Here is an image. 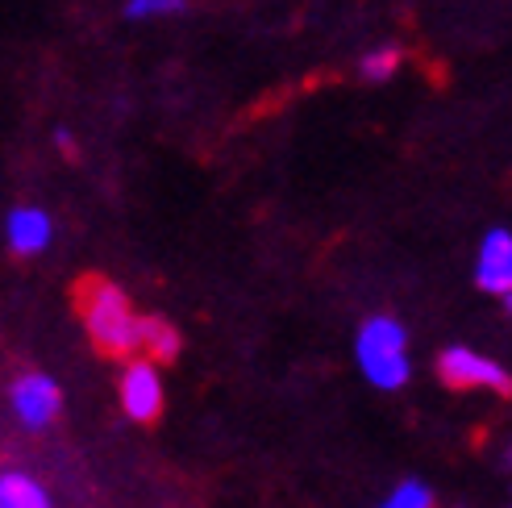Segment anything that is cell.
<instances>
[{
	"mask_svg": "<svg viewBox=\"0 0 512 508\" xmlns=\"http://www.w3.org/2000/svg\"><path fill=\"white\" fill-rule=\"evenodd\" d=\"M354 363L363 371V379L379 392H400L413 375V359H408V329L388 317L375 313L358 325L354 338Z\"/></svg>",
	"mask_w": 512,
	"mask_h": 508,
	"instance_id": "6da1fadb",
	"label": "cell"
},
{
	"mask_svg": "<svg viewBox=\"0 0 512 508\" xmlns=\"http://www.w3.org/2000/svg\"><path fill=\"white\" fill-rule=\"evenodd\" d=\"M84 317H88V334L96 338L100 350H113V354L138 350L142 317H134L130 296H125L117 284H92Z\"/></svg>",
	"mask_w": 512,
	"mask_h": 508,
	"instance_id": "7a4b0ae2",
	"label": "cell"
},
{
	"mask_svg": "<svg viewBox=\"0 0 512 508\" xmlns=\"http://www.w3.org/2000/svg\"><path fill=\"white\" fill-rule=\"evenodd\" d=\"M438 371L446 384L454 388H492V392H508V371L488 359V354H479L471 346H446L442 359H438Z\"/></svg>",
	"mask_w": 512,
	"mask_h": 508,
	"instance_id": "3957f363",
	"label": "cell"
},
{
	"mask_svg": "<svg viewBox=\"0 0 512 508\" xmlns=\"http://www.w3.org/2000/svg\"><path fill=\"white\" fill-rule=\"evenodd\" d=\"M63 409V388L42 371H25L13 384V413L25 429H46Z\"/></svg>",
	"mask_w": 512,
	"mask_h": 508,
	"instance_id": "277c9868",
	"label": "cell"
},
{
	"mask_svg": "<svg viewBox=\"0 0 512 508\" xmlns=\"http://www.w3.org/2000/svg\"><path fill=\"white\" fill-rule=\"evenodd\" d=\"M163 375H159V363L150 359H138L125 367L121 375V409L130 421H155L163 413Z\"/></svg>",
	"mask_w": 512,
	"mask_h": 508,
	"instance_id": "5b68a950",
	"label": "cell"
},
{
	"mask_svg": "<svg viewBox=\"0 0 512 508\" xmlns=\"http://www.w3.org/2000/svg\"><path fill=\"white\" fill-rule=\"evenodd\" d=\"M475 284L488 292V296H500L508 300L512 296V234L504 230H488L479 242V254H475Z\"/></svg>",
	"mask_w": 512,
	"mask_h": 508,
	"instance_id": "8992f818",
	"label": "cell"
},
{
	"mask_svg": "<svg viewBox=\"0 0 512 508\" xmlns=\"http://www.w3.org/2000/svg\"><path fill=\"white\" fill-rule=\"evenodd\" d=\"M5 238H9L13 254L34 259V254H42L50 246V238H55V221H50V213L38 209V205H17L5 217Z\"/></svg>",
	"mask_w": 512,
	"mask_h": 508,
	"instance_id": "52a82bcc",
	"label": "cell"
},
{
	"mask_svg": "<svg viewBox=\"0 0 512 508\" xmlns=\"http://www.w3.org/2000/svg\"><path fill=\"white\" fill-rule=\"evenodd\" d=\"M0 504L5 508H50V496L34 475L0 471Z\"/></svg>",
	"mask_w": 512,
	"mask_h": 508,
	"instance_id": "ba28073f",
	"label": "cell"
},
{
	"mask_svg": "<svg viewBox=\"0 0 512 508\" xmlns=\"http://www.w3.org/2000/svg\"><path fill=\"white\" fill-rule=\"evenodd\" d=\"M138 346L150 350V363H167V359H175V354H179V334H175L171 325L155 321V317H142V338H138Z\"/></svg>",
	"mask_w": 512,
	"mask_h": 508,
	"instance_id": "9c48e42d",
	"label": "cell"
},
{
	"mask_svg": "<svg viewBox=\"0 0 512 508\" xmlns=\"http://www.w3.org/2000/svg\"><path fill=\"white\" fill-rule=\"evenodd\" d=\"M400 46H392V42H383V46H375V50H367L363 55V63H358V71H363V80H371V84H383V80H392V75L400 71Z\"/></svg>",
	"mask_w": 512,
	"mask_h": 508,
	"instance_id": "30bf717a",
	"label": "cell"
},
{
	"mask_svg": "<svg viewBox=\"0 0 512 508\" xmlns=\"http://www.w3.org/2000/svg\"><path fill=\"white\" fill-rule=\"evenodd\" d=\"M375 508H433V492L421 479H400V484L388 492V500Z\"/></svg>",
	"mask_w": 512,
	"mask_h": 508,
	"instance_id": "8fae6325",
	"label": "cell"
},
{
	"mask_svg": "<svg viewBox=\"0 0 512 508\" xmlns=\"http://www.w3.org/2000/svg\"><path fill=\"white\" fill-rule=\"evenodd\" d=\"M184 9H188V0H125V17L130 21H159Z\"/></svg>",
	"mask_w": 512,
	"mask_h": 508,
	"instance_id": "7c38bea8",
	"label": "cell"
},
{
	"mask_svg": "<svg viewBox=\"0 0 512 508\" xmlns=\"http://www.w3.org/2000/svg\"><path fill=\"white\" fill-rule=\"evenodd\" d=\"M0 508H5V504H0Z\"/></svg>",
	"mask_w": 512,
	"mask_h": 508,
	"instance_id": "4fadbf2b",
	"label": "cell"
}]
</instances>
